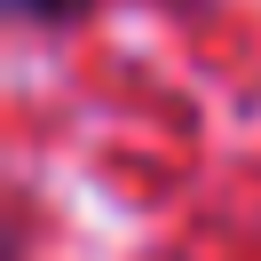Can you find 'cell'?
Segmentation results:
<instances>
[{"label": "cell", "mask_w": 261, "mask_h": 261, "mask_svg": "<svg viewBox=\"0 0 261 261\" xmlns=\"http://www.w3.org/2000/svg\"><path fill=\"white\" fill-rule=\"evenodd\" d=\"M95 0H8V16H24V24H80Z\"/></svg>", "instance_id": "obj_1"}]
</instances>
